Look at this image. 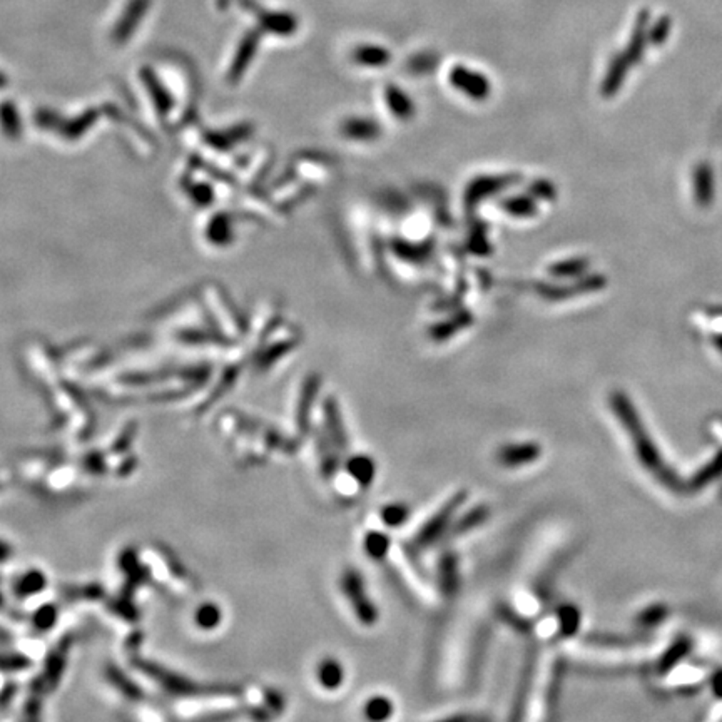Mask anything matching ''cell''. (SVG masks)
<instances>
[{"mask_svg": "<svg viewBox=\"0 0 722 722\" xmlns=\"http://www.w3.org/2000/svg\"><path fill=\"white\" fill-rule=\"evenodd\" d=\"M507 184H510V177H480L470 186V191H466V202H475L486 194L504 189Z\"/></svg>", "mask_w": 722, "mask_h": 722, "instance_id": "obj_17", "label": "cell"}, {"mask_svg": "<svg viewBox=\"0 0 722 722\" xmlns=\"http://www.w3.org/2000/svg\"><path fill=\"white\" fill-rule=\"evenodd\" d=\"M148 7L149 0H131V3H129L127 9H125V15L119 22V26H117V37H125V35L136 27V24L143 17L144 10L148 9Z\"/></svg>", "mask_w": 722, "mask_h": 722, "instance_id": "obj_20", "label": "cell"}, {"mask_svg": "<svg viewBox=\"0 0 722 722\" xmlns=\"http://www.w3.org/2000/svg\"><path fill=\"white\" fill-rule=\"evenodd\" d=\"M466 498H468L466 490H458V492L453 493L452 497H450L448 500L420 527L415 538H413V547L419 552L427 550L428 547L437 543L441 537H445V535L450 532V529H452L453 522H455L461 507L465 505Z\"/></svg>", "mask_w": 722, "mask_h": 722, "instance_id": "obj_1", "label": "cell"}, {"mask_svg": "<svg viewBox=\"0 0 722 722\" xmlns=\"http://www.w3.org/2000/svg\"><path fill=\"white\" fill-rule=\"evenodd\" d=\"M557 620H558V635L561 637H570L579 631L580 624V612L577 607L570 606V604H563L558 607L557 610Z\"/></svg>", "mask_w": 722, "mask_h": 722, "instance_id": "obj_22", "label": "cell"}, {"mask_svg": "<svg viewBox=\"0 0 722 722\" xmlns=\"http://www.w3.org/2000/svg\"><path fill=\"white\" fill-rule=\"evenodd\" d=\"M535 660H537V654H529L525 659L522 669V679L518 684L517 692H515L513 699V711L520 712L525 709L527 701H529L530 691H532V680H534V671H535Z\"/></svg>", "mask_w": 722, "mask_h": 722, "instance_id": "obj_12", "label": "cell"}, {"mask_svg": "<svg viewBox=\"0 0 722 722\" xmlns=\"http://www.w3.org/2000/svg\"><path fill=\"white\" fill-rule=\"evenodd\" d=\"M438 580H440V590L447 597L457 594L460 574H458V561L453 554H445L438 562Z\"/></svg>", "mask_w": 722, "mask_h": 722, "instance_id": "obj_10", "label": "cell"}, {"mask_svg": "<svg viewBox=\"0 0 722 722\" xmlns=\"http://www.w3.org/2000/svg\"><path fill=\"white\" fill-rule=\"evenodd\" d=\"M543 448L538 441H515L505 443L497 450V464L507 470H518L522 466H529L542 458Z\"/></svg>", "mask_w": 722, "mask_h": 722, "instance_id": "obj_3", "label": "cell"}, {"mask_svg": "<svg viewBox=\"0 0 722 722\" xmlns=\"http://www.w3.org/2000/svg\"><path fill=\"white\" fill-rule=\"evenodd\" d=\"M393 711H395V705H393L391 699H388V697L385 696H373L371 699L367 701L363 709L364 717L375 722L390 719L393 716Z\"/></svg>", "mask_w": 722, "mask_h": 722, "instance_id": "obj_19", "label": "cell"}, {"mask_svg": "<svg viewBox=\"0 0 722 722\" xmlns=\"http://www.w3.org/2000/svg\"><path fill=\"white\" fill-rule=\"evenodd\" d=\"M342 132L346 137H350V139L370 141L380 136V125L375 121L353 117V119L344 121L342 125Z\"/></svg>", "mask_w": 722, "mask_h": 722, "instance_id": "obj_13", "label": "cell"}, {"mask_svg": "<svg viewBox=\"0 0 722 722\" xmlns=\"http://www.w3.org/2000/svg\"><path fill=\"white\" fill-rule=\"evenodd\" d=\"M340 589H342L344 599L348 600L353 614L361 626L373 627L378 624L380 610L368 595L364 579L361 577L358 570L353 569V567L344 569L342 577H340Z\"/></svg>", "mask_w": 722, "mask_h": 722, "instance_id": "obj_2", "label": "cell"}, {"mask_svg": "<svg viewBox=\"0 0 722 722\" xmlns=\"http://www.w3.org/2000/svg\"><path fill=\"white\" fill-rule=\"evenodd\" d=\"M346 472L361 488H370L376 478V461L370 455L355 453L348 457Z\"/></svg>", "mask_w": 722, "mask_h": 722, "instance_id": "obj_6", "label": "cell"}, {"mask_svg": "<svg viewBox=\"0 0 722 722\" xmlns=\"http://www.w3.org/2000/svg\"><path fill=\"white\" fill-rule=\"evenodd\" d=\"M490 515H492V510H490L488 505L482 504V505L472 507L468 512L457 515L455 522H453L452 529H450L448 534L452 535V537H460V535H464L466 532H472V530H475V529H478V527L484 525L485 522H488Z\"/></svg>", "mask_w": 722, "mask_h": 722, "instance_id": "obj_8", "label": "cell"}, {"mask_svg": "<svg viewBox=\"0 0 722 722\" xmlns=\"http://www.w3.org/2000/svg\"><path fill=\"white\" fill-rule=\"evenodd\" d=\"M450 82L465 96L475 100H484L490 94V82L484 74L470 71L465 66H455L450 71Z\"/></svg>", "mask_w": 722, "mask_h": 722, "instance_id": "obj_5", "label": "cell"}, {"mask_svg": "<svg viewBox=\"0 0 722 722\" xmlns=\"http://www.w3.org/2000/svg\"><path fill=\"white\" fill-rule=\"evenodd\" d=\"M318 388H319V378L316 375L310 376L303 387L301 398H299V405H298V416H296V419H298V427L301 432L310 430L311 410H313L316 395H318Z\"/></svg>", "mask_w": 722, "mask_h": 722, "instance_id": "obj_11", "label": "cell"}, {"mask_svg": "<svg viewBox=\"0 0 722 722\" xmlns=\"http://www.w3.org/2000/svg\"><path fill=\"white\" fill-rule=\"evenodd\" d=\"M470 323V316H461L460 319H450V323H440L437 326H433L432 330V338L437 342H445V340L452 338L457 331L464 330L466 324Z\"/></svg>", "mask_w": 722, "mask_h": 722, "instance_id": "obj_24", "label": "cell"}, {"mask_svg": "<svg viewBox=\"0 0 722 722\" xmlns=\"http://www.w3.org/2000/svg\"><path fill=\"white\" fill-rule=\"evenodd\" d=\"M259 10V9H258ZM259 22L263 24V27L267 30L274 32V34L288 35L291 32L296 30V19L290 14H278V12H263L259 10L258 14Z\"/></svg>", "mask_w": 722, "mask_h": 722, "instance_id": "obj_14", "label": "cell"}, {"mask_svg": "<svg viewBox=\"0 0 722 722\" xmlns=\"http://www.w3.org/2000/svg\"><path fill=\"white\" fill-rule=\"evenodd\" d=\"M391 547V538L378 530H370L363 538V549L375 562H383Z\"/></svg>", "mask_w": 722, "mask_h": 722, "instance_id": "obj_15", "label": "cell"}, {"mask_svg": "<svg viewBox=\"0 0 722 722\" xmlns=\"http://www.w3.org/2000/svg\"><path fill=\"white\" fill-rule=\"evenodd\" d=\"M316 450H318L322 475L330 480L340 470V450L331 443L326 433L322 435V432H316Z\"/></svg>", "mask_w": 722, "mask_h": 722, "instance_id": "obj_7", "label": "cell"}, {"mask_svg": "<svg viewBox=\"0 0 722 722\" xmlns=\"http://www.w3.org/2000/svg\"><path fill=\"white\" fill-rule=\"evenodd\" d=\"M385 97H387V104L390 105L391 112L396 117H400V119H408V117L413 116L412 100H410V97L405 94L403 91H400L398 87H387Z\"/></svg>", "mask_w": 722, "mask_h": 722, "instance_id": "obj_21", "label": "cell"}, {"mask_svg": "<svg viewBox=\"0 0 722 722\" xmlns=\"http://www.w3.org/2000/svg\"><path fill=\"white\" fill-rule=\"evenodd\" d=\"M353 59L356 64L368 67H381L391 60L390 52L380 46H360L353 51Z\"/></svg>", "mask_w": 722, "mask_h": 722, "instance_id": "obj_16", "label": "cell"}, {"mask_svg": "<svg viewBox=\"0 0 722 722\" xmlns=\"http://www.w3.org/2000/svg\"><path fill=\"white\" fill-rule=\"evenodd\" d=\"M410 517H412V509L405 502H391V504L383 505L380 512L381 522L390 529L403 527L410 520Z\"/></svg>", "mask_w": 722, "mask_h": 722, "instance_id": "obj_18", "label": "cell"}, {"mask_svg": "<svg viewBox=\"0 0 722 722\" xmlns=\"http://www.w3.org/2000/svg\"><path fill=\"white\" fill-rule=\"evenodd\" d=\"M504 208L509 211L512 216H517V218L534 216V213L537 211V206H535V202L530 200V197H522V196H515V197H510V200H507L504 202Z\"/></svg>", "mask_w": 722, "mask_h": 722, "instance_id": "obj_23", "label": "cell"}, {"mask_svg": "<svg viewBox=\"0 0 722 722\" xmlns=\"http://www.w3.org/2000/svg\"><path fill=\"white\" fill-rule=\"evenodd\" d=\"M344 677H346V672H344L343 664L335 657H324L316 667L318 684L326 691H338L344 684Z\"/></svg>", "mask_w": 722, "mask_h": 722, "instance_id": "obj_9", "label": "cell"}, {"mask_svg": "<svg viewBox=\"0 0 722 722\" xmlns=\"http://www.w3.org/2000/svg\"><path fill=\"white\" fill-rule=\"evenodd\" d=\"M323 423L324 433L330 438L331 443L340 450V453L346 452L350 447V438H348L346 427L343 421V413L340 408L338 400L328 396L323 403Z\"/></svg>", "mask_w": 722, "mask_h": 722, "instance_id": "obj_4", "label": "cell"}]
</instances>
